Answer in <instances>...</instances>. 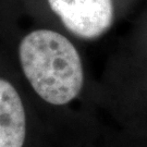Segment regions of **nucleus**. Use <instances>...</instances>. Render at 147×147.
Returning <instances> with one entry per match:
<instances>
[{"label": "nucleus", "instance_id": "nucleus-1", "mask_svg": "<svg viewBox=\"0 0 147 147\" xmlns=\"http://www.w3.org/2000/svg\"><path fill=\"white\" fill-rule=\"evenodd\" d=\"M19 56L27 81L48 104L67 105L82 90L81 57L73 44L58 32H31L22 39Z\"/></svg>", "mask_w": 147, "mask_h": 147}, {"label": "nucleus", "instance_id": "nucleus-3", "mask_svg": "<svg viewBox=\"0 0 147 147\" xmlns=\"http://www.w3.org/2000/svg\"><path fill=\"white\" fill-rule=\"evenodd\" d=\"M26 136L25 109L18 90L0 79V147H23Z\"/></svg>", "mask_w": 147, "mask_h": 147}, {"label": "nucleus", "instance_id": "nucleus-2", "mask_svg": "<svg viewBox=\"0 0 147 147\" xmlns=\"http://www.w3.org/2000/svg\"><path fill=\"white\" fill-rule=\"evenodd\" d=\"M51 10L75 36L95 39L113 21L112 0H48Z\"/></svg>", "mask_w": 147, "mask_h": 147}]
</instances>
